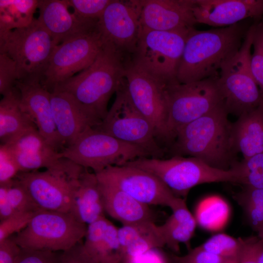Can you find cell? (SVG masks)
<instances>
[{"label":"cell","mask_w":263,"mask_h":263,"mask_svg":"<svg viewBox=\"0 0 263 263\" xmlns=\"http://www.w3.org/2000/svg\"><path fill=\"white\" fill-rule=\"evenodd\" d=\"M130 59L105 41L91 65L52 90L70 94L95 128L107 115L109 100L123 82L126 65Z\"/></svg>","instance_id":"1"},{"label":"cell","mask_w":263,"mask_h":263,"mask_svg":"<svg viewBox=\"0 0 263 263\" xmlns=\"http://www.w3.org/2000/svg\"><path fill=\"white\" fill-rule=\"evenodd\" d=\"M254 20L207 30L191 28L178 70V82L185 84L219 76L224 63L241 47Z\"/></svg>","instance_id":"2"},{"label":"cell","mask_w":263,"mask_h":263,"mask_svg":"<svg viewBox=\"0 0 263 263\" xmlns=\"http://www.w3.org/2000/svg\"><path fill=\"white\" fill-rule=\"evenodd\" d=\"M223 102L182 128L170 145L171 156L198 158L209 166L230 169L238 161L232 140V123Z\"/></svg>","instance_id":"3"},{"label":"cell","mask_w":263,"mask_h":263,"mask_svg":"<svg viewBox=\"0 0 263 263\" xmlns=\"http://www.w3.org/2000/svg\"><path fill=\"white\" fill-rule=\"evenodd\" d=\"M124 165L152 174L180 198L185 197L193 187L202 184L223 182L244 184L242 175L236 169L228 170L216 169L193 157L173 156L167 159L142 157Z\"/></svg>","instance_id":"4"},{"label":"cell","mask_w":263,"mask_h":263,"mask_svg":"<svg viewBox=\"0 0 263 263\" xmlns=\"http://www.w3.org/2000/svg\"><path fill=\"white\" fill-rule=\"evenodd\" d=\"M256 21L250 26L239 50L223 65L218 78L227 112L238 117L257 107L263 98L251 67L250 51Z\"/></svg>","instance_id":"5"},{"label":"cell","mask_w":263,"mask_h":263,"mask_svg":"<svg viewBox=\"0 0 263 263\" xmlns=\"http://www.w3.org/2000/svg\"><path fill=\"white\" fill-rule=\"evenodd\" d=\"M56 45L36 19L26 26L0 36V53L7 54L15 62L17 81H41Z\"/></svg>","instance_id":"6"},{"label":"cell","mask_w":263,"mask_h":263,"mask_svg":"<svg viewBox=\"0 0 263 263\" xmlns=\"http://www.w3.org/2000/svg\"><path fill=\"white\" fill-rule=\"evenodd\" d=\"M84 168L61 157L45 170L20 172L16 178L42 209L69 212Z\"/></svg>","instance_id":"7"},{"label":"cell","mask_w":263,"mask_h":263,"mask_svg":"<svg viewBox=\"0 0 263 263\" xmlns=\"http://www.w3.org/2000/svg\"><path fill=\"white\" fill-rule=\"evenodd\" d=\"M190 29L175 31L142 29L131 56L132 62L168 85L178 82V70Z\"/></svg>","instance_id":"8"},{"label":"cell","mask_w":263,"mask_h":263,"mask_svg":"<svg viewBox=\"0 0 263 263\" xmlns=\"http://www.w3.org/2000/svg\"><path fill=\"white\" fill-rule=\"evenodd\" d=\"M60 152L62 157L90 168L95 173L110 166H123L137 158L150 156L140 147L92 127L87 129Z\"/></svg>","instance_id":"9"},{"label":"cell","mask_w":263,"mask_h":263,"mask_svg":"<svg viewBox=\"0 0 263 263\" xmlns=\"http://www.w3.org/2000/svg\"><path fill=\"white\" fill-rule=\"evenodd\" d=\"M87 228L69 212L42 209L11 236L21 248L63 252L81 241Z\"/></svg>","instance_id":"10"},{"label":"cell","mask_w":263,"mask_h":263,"mask_svg":"<svg viewBox=\"0 0 263 263\" xmlns=\"http://www.w3.org/2000/svg\"><path fill=\"white\" fill-rule=\"evenodd\" d=\"M101 124L94 128L127 143L140 147L152 158H162L164 150L157 140L150 123L137 109L124 80Z\"/></svg>","instance_id":"11"},{"label":"cell","mask_w":263,"mask_h":263,"mask_svg":"<svg viewBox=\"0 0 263 263\" xmlns=\"http://www.w3.org/2000/svg\"><path fill=\"white\" fill-rule=\"evenodd\" d=\"M219 76L188 83L168 86L169 145L184 126L207 113L223 102L218 85Z\"/></svg>","instance_id":"12"},{"label":"cell","mask_w":263,"mask_h":263,"mask_svg":"<svg viewBox=\"0 0 263 263\" xmlns=\"http://www.w3.org/2000/svg\"><path fill=\"white\" fill-rule=\"evenodd\" d=\"M125 79L131 100L151 124L158 143L169 145L168 85L136 66L131 59L126 65Z\"/></svg>","instance_id":"13"},{"label":"cell","mask_w":263,"mask_h":263,"mask_svg":"<svg viewBox=\"0 0 263 263\" xmlns=\"http://www.w3.org/2000/svg\"><path fill=\"white\" fill-rule=\"evenodd\" d=\"M105 41L97 28L56 45L41 84L51 92L61 83L88 68L96 58Z\"/></svg>","instance_id":"14"},{"label":"cell","mask_w":263,"mask_h":263,"mask_svg":"<svg viewBox=\"0 0 263 263\" xmlns=\"http://www.w3.org/2000/svg\"><path fill=\"white\" fill-rule=\"evenodd\" d=\"M95 174L99 182L116 188L148 206L171 209L180 198L156 176L136 167L110 166Z\"/></svg>","instance_id":"15"},{"label":"cell","mask_w":263,"mask_h":263,"mask_svg":"<svg viewBox=\"0 0 263 263\" xmlns=\"http://www.w3.org/2000/svg\"><path fill=\"white\" fill-rule=\"evenodd\" d=\"M140 9V0H111L97 22L105 41L129 57L133 54L142 31Z\"/></svg>","instance_id":"16"},{"label":"cell","mask_w":263,"mask_h":263,"mask_svg":"<svg viewBox=\"0 0 263 263\" xmlns=\"http://www.w3.org/2000/svg\"><path fill=\"white\" fill-rule=\"evenodd\" d=\"M197 23L217 27L231 26L263 16V0H192Z\"/></svg>","instance_id":"17"},{"label":"cell","mask_w":263,"mask_h":263,"mask_svg":"<svg viewBox=\"0 0 263 263\" xmlns=\"http://www.w3.org/2000/svg\"><path fill=\"white\" fill-rule=\"evenodd\" d=\"M142 29L159 31L188 30L197 23L192 0H140Z\"/></svg>","instance_id":"18"},{"label":"cell","mask_w":263,"mask_h":263,"mask_svg":"<svg viewBox=\"0 0 263 263\" xmlns=\"http://www.w3.org/2000/svg\"><path fill=\"white\" fill-rule=\"evenodd\" d=\"M22 109L38 132L55 149H63L54 121L50 92L40 81H17Z\"/></svg>","instance_id":"19"},{"label":"cell","mask_w":263,"mask_h":263,"mask_svg":"<svg viewBox=\"0 0 263 263\" xmlns=\"http://www.w3.org/2000/svg\"><path fill=\"white\" fill-rule=\"evenodd\" d=\"M67 0H39L37 19L57 45L97 28V20L79 18L68 10Z\"/></svg>","instance_id":"20"},{"label":"cell","mask_w":263,"mask_h":263,"mask_svg":"<svg viewBox=\"0 0 263 263\" xmlns=\"http://www.w3.org/2000/svg\"><path fill=\"white\" fill-rule=\"evenodd\" d=\"M54 121L59 139L65 148L93 124L76 100L68 93L50 92ZM63 148V149H64Z\"/></svg>","instance_id":"21"},{"label":"cell","mask_w":263,"mask_h":263,"mask_svg":"<svg viewBox=\"0 0 263 263\" xmlns=\"http://www.w3.org/2000/svg\"><path fill=\"white\" fill-rule=\"evenodd\" d=\"M10 148L20 172L38 170L41 168L46 169L54 165L62 157L60 152L53 147L34 129L18 136L11 143Z\"/></svg>","instance_id":"22"},{"label":"cell","mask_w":263,"mask_h":263,"mask_svg":"<svg viewBox=\"0 0 263 263\" xmlns=\"http://www.w3.org/2000/svg\"><path fill=\"white\" fill-rule=\"evenodd\" d=\"M69 212L88 225L105 216L102 196L96 174L84 169L73 194Z\"/></svg>","instance_id":"23"},{"label":"cell","mask_w":263,"mask_h":263,"mask_svg":"<svg viewBox=\"0 0 263 263\" xmlns=\"http://www.w3.org/2000/svg\"><path fill=\"white\" fill-rule=\"evenodd\" d=\"M83 242L88 253L98 263H120L122 251L118 228L105 217L87 225Z\"/></svg>","instance_id":"24"},{"label":"cell","mask_w":263,"mask_h":263,"mask_svg":"<svg viewBox=\"0 0 263 263\" xmlns=\"http://www.w3.org/2000/svg\"><path fill=\"white\" fill-rule=\"evenodd\" d=\"M122 251L120 263H131L136 258L165 245L158 225L154 222L122 225L118 228Z\"/></svg>","instance_id":"25"},{"label":"cell","mask_w":263,"mask_h":263,"mask_svg":"<svg viewBox=\"0 0 263 263\" xmlns=\"http://www.w3.org/2000/svg\"><path fill=\"white\" fill-rule=\"evenodd\" d=\"M99 182L105 212L122 225L152 221L149 206L114 187Z\"/></svg>","instance_id":"26"},{"label":"cell","mask_w":263,"mask_h":263,"mask_svg":"<svg viewBox=\"0 0 263 263\" xmlns=\"http://www.w3.org/2000/svg\"><path fill=\"white\" fill-rule=\"evenodd\" d=\"M232 140L244 159L263 152V98L259 105L232 123Z\"/></svg>","instance_id":"27"},{"label":"cell","mask_w":263,"mask_h":263,"mask_svg":"<svg viewBox=\"0 0 263 263\" xmlns=\"http://www.w3.org/2000/svg\"><path fill=\"white\" fill-rule=\"evenodd\" d=\"M172 214L164 223L158 225L165 245L175 252L180 251V244L188 246L194 233L197 223L194 215L189 211L186 200L179 198L171 209Z\"/></svg>","instance_id":"28"},{"label":"cell","mask_w":263,"mask_h":263,"mask_svg":"<svg viewBox=\"0 0 263 263\" xmlns=\"http://www.w3.org/2000/svg\"><path fill=\"white\" fill-rule=\"evenodd\" d=\"M36 127L22 109L18 88L3 95L0 102V139L5 144L25 131Z\"/></svg>","instance_id":"29"},{"label":"cell","mask_w":263,"mask_h":263,"mask_svg":"<svg viewBox=\"0 0 263 263\" xmlns=\"http://www.w3.org/2000/svg\"><path fill=\"white\" fill-rule=\"evenodd\" d=\"M230 214V207L225 200L219 195H212L199 202L194 216L197 224L202 228L217 231L226 225Z\"/></svg>","instance_id":"30"},{"label":"cell","mask_w":263,"mask_h":263,"mask_svg":"<svg viewBox=\"0 0 263 263\" xmlns=\"http://www.w3.org/2000/svg\"><path fill=\"white\" fill-rule=\"evenodd\" d=\"M38 5V0H0V36L30 24Z\"/></svg>","instance_id":"31"},{"label":"cell","mask_w":263,"mask_h":263,"mask_svg":"<svg viewBox=\"0 0 263 263\" xmlns=\"http://www.w3.org/2000/svg\"><path fill=\"white\" fill-rule=\"evenodd\" d=\"M243 239H235L224 233L213 235L202 245L201 248L219 256L239 260Z\"/></svg>","instance_id":"32"},{"label":"cell","mask_w":263,"mask_h":263,"mask_svg":"<svg viewBox=\"0 0 263 263\" xmlns=\"http://www.w3.org/2000/svg\"><path fill=\"white\" fill-rule=\"evenodd\" d=\"M233 167L241 174L244 186L263 188V152L238 161Z\"/></svg>","instance_id":"33"},{"label":"cell","mask_w":263,"mask_h":263,"mask_svg":"<svg viewBox=\"0 0 263 263\" xmlns=\"http://www.w3.org/2000/svg\"><path fill=\"white\" fill-rule=\"evenodd\" d=\"M251 56V67L255 79L263 94V18L256 21Z\"/></svg>","instance_id":"34"},{"label":"cell","mask_w":263,"mask_h":263,"mask_svg":"<svg viewBox=\"0 0 263 263\" xmlns=\"http://www.w3.org/2000/svg\"><path fill=\"white\" fill-rule=\"evenodd\" d=\"M8 197L17 213L37 212L42 210L25 187L16 178L9 188Z\"/></svg>","instance_id":"35"},{"label":"cell","mask_w":263,"mask_h":263,"mask_svg":"<svg viewBox=\"0 0 263 263\" xmlns=\"http://www.w3.org/2000/svg\"><path fill=\"white\" fill-rule=\"evenodd\" d=\"M168 263H238L236 259L224 258L207 252L198 246L182 256L166 255Z\"/></svg>","instance_id":"36"},{"label":"cell","mask_w":263,"mask_h":263,"mask_svg":"<svg viewBox=\"0 0 263 263\" xmlns=\"http://www.w3.org/2000/svg\"><path fill=\"white\" fill-rule=\"evenodd\" d=\"M69 7L79 18L98 20L111 0H67Z\"/></svg>","instance_id":"37"},{"label":"cell","mask_w":263,"mask_h":263,"mask_svg":"<svg viewBox=\"0 0 263 263\" xmlns=\"http://www.w3.org/2000/svg\"><path fill=\"white\" fill-rule=\"evenodd\" d=\"M18 80L15 62L7 54L0 53V93L2 96L11 93Z\"/></svg>","instance_id":"38"},{"label":"cell","mask_w":263,"mask_h":263,"mask_svg":"<svg viewBox=\"0 0 263 263\" xmlns=\"http://www.w3.org/2000/svg\"><path fill=\"white\" fill-rule=\"evenodd\" d=\"M38 212H19L0 221V242L21 231Z\"/></svg>","instance_id":"39"},{"label":"cell","mask_w":263,"mask_h":263,"mask_svg":"<svg viewBox=\"0 0 263 263\" xmlns=\"http://www.w3.org/2000/svg\"><path fill=\"white\" fill-rule=\"evenodd\" d=\"M20 172L18 163L10 147L6 144H1L0 184L13 180Z\"/></svg>","instance_id":"40"},{"label":"cell","mask_w":263,"mask_h":263,"mask_svg":"<svg viewBox=\"0 0 263 263\" xmlns=\"http://www.w3.org/2000/svg\"><path fill=\"white\" fill-rule=\"evenodd\" d=\"M61 252L21 248L17 263H60Z\"/></svg>","instance_id":"41"},{"label":"cell","mask_w":263,"mask_h":263,"mask_svg":"<svg viewBox=\"0 0 263 263\" xmlns=\"http://www.w3.org/2000/svg\"><path fill=\"white\" fill-rule=\"evenodd\" d=\"M263 251V238L253 236L243 239L238 263H258Z\"/></svg>","instance_id":"42"},{"label":"cell","mask_w":263,"mask_h":263,"mask_svg":"<svg viewBox=\"0 0 263 263\" xmlns=\"http://www.w3.org/2000/svg\"><path fill=\"white\" fill-rule=\"evenodd\" d=\"M60 263H98L86 251L81 241L61 252Z\"/></svg>","instance_id":"43"},{"label":"cell","mask_w":263,"mask_h":263,"mask_svg":"<svg viewBox=\"0 0 263 263\" xmlns=\"http://www.w3.org/2000/svg\"><path fill=\"white\" fill-rule=\"evenodd\" d=\"M21 249L12 236L0 242V263H17Z\"/></svg>","instance_id":"44"},{"label":"cell","mask_w":263,"mask_h":263,"mask_svg":"<svg viewBox=\"0 0 263 263\" xmlns=\"http://www.w3.org/2000/svg\"><path fill=\"white\" fill-rule=\"evenodd\" d=\"M235 198L241 206L250 204L263 207V188L244 186V189Z\"/></svg>","instance_id":"45"},{"label":"cell","mask_w":263,"mask_h":263,"mask_svg":"<svg viewBox=\"0 0 263 263\" xmlns=\"http://www.w3.org/2000/svg\"><path fill=\"white\" fill-rule=\"evenodd\" d=\"M13 180L0 184V221L17 213L8 197V189Z\"/></svg>","instance_id":"46"},{"label":"cell","mask_w":263,"mask_h":263,"mask_svg":"<svg viewBox=\"0 0 263 263\" xmlns=\"http://www.w3.org/2000/svg\"><path fill=\"white\" fill-rule=\"evenodd\" d=\"M253 228L257 231L263 225V207L250 204L241 206Z\"/></svg>","instance_id":"47"},{"label":"cell","mask_w":263,"mask_h":263,"mask_svg":"<svg viewBox=\"0 0 263 263\" xmlns=\"http://www.w3.org/2000/svg\"><path fill=\"white\" fill-rule=\"evenodd\" d=\"M258 236L260 238H263V225L257 231Z\"/></svg>","instance_id":"48"},{"label":"cell","mask_w":263,"mask_h":263,"mask_svg":"<svg viewBox=\"0 0 263 263\" xmlns=\"http://www.w3.org/2000/svg\"><path fill=\"white\" fill-rule=\"evenodd\" d=\"M258 263H263V251L259 256Z\"/></svg>","instance_id":"49"}]
</instances>
